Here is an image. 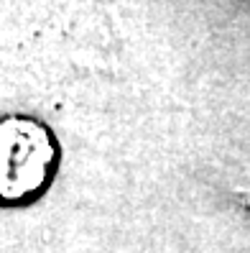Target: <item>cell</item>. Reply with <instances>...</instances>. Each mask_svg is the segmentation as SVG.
I'll return each instance as SVG.
<instances>
[{"label": "cell", "mask_w": 250, "mask_h": 253, "mask_svg": "<svg viewBox=\"0 0 250 253\" xmlns=\"http://www.w3.org/2000/svg\"><path fill=\"white\" fill-rule=\"evenodd\" d=\"M56 164V143L34 121H0V202H23L49 184Z\"/></svg>", "instance_id": "obj_1"}]
</instances>
